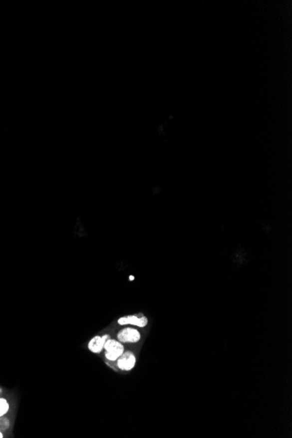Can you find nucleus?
<instances>
[{
	"mask_svg": "<svg viewBox=\"0 0 292 438\" xmlns=\"http://www.w3.org/2000/svg\"><path fill=\"white\" fill-rule=\"evenodd\" d=\"M103 350H105L106 359L109 361H117V359L125 351L123 343L120 342L117 339H111V338H109L106 341Z\"/></svg>",
	"mask_w": 292,
	"mask_h": 438,
	"instance_id": "nucleus-1",
	"label": "nucleus"
},
{
	"mask_svg": "<svg viewBox=\"0 0 292 438\" xmlns=\"http://www.w3.org/2000/svg\"><path fill=\"white\" fill-rule=\"evenodd\" d=\"M141 338L140 332L134 327H125L116 334L117 340L123 344H136L140 341Z\"/></svg>",
	"mask_w": 292,
	"mask_h": 438,
	"instance_id": "nucleus-2",
	"label": "nucleus"
},
{
	"mask_svg": "<svg viewBox=\"0 0 292 438\" xmlns=\"http://www.w3.org/2000/svg\"><path fill=\"white\" fill-rule=\"evenodd\" d=\"M136 363L137 357L131 351H124L123 354L116 361L117 368L123 372L131 371L135 368Z\"/></svg>",
	"mask_w": 292,
	"mask_h": 438,
	"instance_id": "nucleus-3",
	"label": "nucleus"
},
{
	"mask_svg": "<svg viewBox=\"0 0 292 438\" xmlns=\"http://www.w3.org/2000/svg\"><path fill=\"white\" fill-rule=\"evenodd\" d=\"M148 318L143 315H129L120 318L117 320L118 325H133L140 328H144L148 325Z\"/></svg>",
	"mask_w": 292,
	"mask_h": 438,
	"instance_id": "nucleus-4",
	"label": "nucleus"
},
{
	"mask_svg": "<svg viewBox=\"0 0 292 438\" xmlns=\"http://www.w3.org/2000/svg\"><path fill=\"white\" fill-rule=\"evenodd\" d=\"M110 337L108 334L105 335H96L93 337L88 343V348L92 354H100L103 351L105 342Z\"/></svg>",
	"mask_w": 292,
	"mask_h": 438,
	"instance_id": "nucleus-5",
	"label": "nucleus"
},
{
	"mask_svg": "<svg viewBox=\"0 0 292 438\" xmlns=\"http://www.w3.org/2000/svg\"><path fill=\"white\" fill-rule=\"evenodd\" d=\"M10 410V404L5 398L0 397V418L4 417Z\"/></svg>",
	"mask_w": 292,
	"mask_h": 438,
	"instance_id": "nucleus-6",
	"label": "nucleus"
},
{
	"mask_svg": "<svg viewBox=\"0 0 292 438\" xmlns=\"http://www.w3.org/2000/svg\"><path fill=\"white\" fill-rule=\"evenodd\" d=\"M4 438V435L2 433V431H0V438Z\"/></svg>",
	"mask_w": 292,
	"mask_h": 438,
	"instance_id": "nucleus-7",
	"label": "nucleus"
},
{
	"mask_svg": "<svg viewBox=\"0 0 292 438\" xmlns=\"http://www.w3.org/2000/svg\"><path fill=\"white\" fill-rule=\"evenodd\" d=\"M0 393H2V389H1V388H0Z\"/></svg>",
	"mask_w": 292,
	"mask_h": 438,
	"instance_id": "nucleus-8",
	"label": "nucleus"
}]
</instances>
